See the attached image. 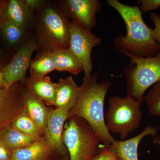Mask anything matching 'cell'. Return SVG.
<instances>
[{
	"instance_id": "cell-1",
	"label": "cell",
	"mask_w": 160,
	"mask_h": 160,
	"mask_svg": "<svg viewBox=\"0 0 160 160\" xmlns=\"http://www.w3.org/2000/svg\"><path fill=\"white\" fill-rule=\"evenodd\" d=\"M108 5L119 13L126 24L127 32L116 38L115 46L121 52L138 57L154 56L160 50L155 40L153 29L144 22L139 7L125 5L117 0H108Z\"/></svg>"
},
{
	"instance_id": "cell-2",
	"label": "cell",
	"mask_w": 160,
	"mask_h": 160,
	"mask_svg": "<svg viewBox=\"0 0 160 160\" xmlns=\"http://www.w3.org/2000/svg\"><path fill=\"white\" fill-rule=\"evenodd\" d=\"M98 72L89 78H83L79 95L68 118L77 117L86 121L106 146L115 140L107 129L104 116V102L107 91L111 86L108 81L98 82Z\"/></svg>"
},
{
	"instance_id": "cell-3",
	"label": "cell",
	"mask_w": 160,
	"mask_h": 160,
	"mask_svg": "<svg viewBox=\"0 0 160 160\" xmlns=\"http://www.w3.org/2000/svg\"><path fill=\"white\" fill-rule=\"evenodd\" d=\"M69 160H93L98 154L101 139L85 120L68 118L62 135Z\"/></svg>"
},
{
	"instance_id": "cell-4",
	"label": "cell",
	"mask_w": 160,
	"mask_h": 160,
	"mask_svg": "<svg viewBox=\"0 0 160 160\" xmlns=\"http://www.w3.org/2000/svg\"><path fill=\"white\" fill-rule=\"evenodd\" d=\"M130 64L124 70L127 95L143 103L144 95L151 86L160 82V50L151 57H138L128 52Z\"/></svg>"
},
{
	"instance_id": "cell-5",
	"label": "cell",
	"mask_w": 160,
	"mask_h": 160,
	"mask_svg": "<svg viewBox=\"0 0 160 160\" xmlns=\"http://www.w3.org/2000/svg\"><path fill=\"white\" fill-rule=\"evenodd\" d=\"M109 104L106 114L107 129L126 140L129 133L139 127L143 117L141 109L142 103L127 95L125 98H110Z\"/></svg>"
},
{
	"instance_id": "cell-6",
	"label": "cell",
	"mask_w": 160,
	"mask_h": 160,
	"mask_svg": "<svg viewBox=\"0 0 160 160\" xmlns=\"http://www.w3.org/2000/svg\"><path fill=\"white\" fill-rule=\"evenodd\" d=\"M69 21L63 11L55 8H44L38 22L39 44L43 49H68L70 42Z\"/></svg>"
},
{
	"instance_id": "cell-7",
	"label": "cell",
	"mask_w": 160,
	"mask_h": 160,
	"mask_svg": "<svg viewBox=\"0 0 160 160\" xmlns=\"http://www.w3.org/2000/svg\"><path fill=\"white\" fill-rule=\"evenodd\" d=\"M69 27L70 32L69 49L82 65L84 77H90L92 69V51L94 47L101 45L102 38L72 20L69 21Z\"/></svg>"
},
{
	"instance_id": "cell-8",
	"label": "cell",
	"mask_w": 160,
	"mask_h": 160,
	"mask_svg": "<svg viewBox=\"0 0 160 160\" xmlns=\"http://www.w3.org/2000/svg\"><path fill=\"white\" fill-rule=\"evenodd\" d=\"M38 47L35 40L27 41L18 49L10 62L1 68L6 83L5 89H9L16 83L26 81V72L31 65L32 56Z\"/></svg>"
},
{
	"instance_id": "cell-9",
	"label": "cell",
	"mask_w": 160,
	"mask_h": 160,
	"mask_svg": "<svg viewBox=\"0 0 160 160\" xmlns=\"http://www.w3.org/2000/svg\"><path fill=\"white\" fill-rule=\"evenodd\" d=\"M62 11L69 19L91 31L96 25V17L102 9L98 0H66L63 2Z\"/></svg>"
},
{
	"instance_id": "cell-10",
	"label": "cell",
	"mask_w": 160,
	"mask_h": 160,
	"mask_svg": "<svg viewBox=\"0 0 160 160\" xmlns=\"http://www.w3.org/2000/svg\"><path fill=\"white\" fill-rule=\"evenodd\" d=\"M19 83L9 89H0V132L11 126L15 118L23 109L25 88Z\"/></svg>"
},
{
	"instance_id": "cell-11",
	"label": "cell",
	"mask_w": 160,
	"mask_h": 160,
	"mask_svg": "<svg viewBox=\"0 0 160 160\" xmlns=\"http://www.w3.org/2000/svg\"><path fill=\"white\" fill-rule=\"evenodd\" d=\"M68 118V112L56 108L50 109L44 135L49 147L62 157L69 156L62 139L64 125Z\"/></svg>"
},
{
	"instance_id": "cell-12",
	"label": "cell",
	"mask_w": 160,
	"mask_h": 160,
	"mask_svg": "<svg viewBox=\"0 0 160 160\" xmlns=\"http://www.w3.org/2000/svg\"><path fill=\"white\" fill-rule=\"evenodd\" d=\"M157 132V128L149 126L134 137L124 141L115 140L109 146L121 160H138V148L140 142L147 136L155 137Z\"/></svg>"
},
{
	"instance_id": "cell-13",
	"label": "cell",
	"mask_w": 160,
	"mask_h": 160,
	"mask_svg": "<svg viewBox=\"0 0 160 160\" xmlns=\"http://www.w3.org/2000/svg\"><path fill=\"white\" fill-rule=\"evenodd\" d=\"M55 107L68 112L76 102L81 86H78L72 77L60 79L58 82Z\"/></svg>"
},
{
	"instance_id": "cell-14",
	"label": "cell",
	"mask_w": 160,
	"mask_h": 160,
	"mask_svg": "<svg viewBox=\"0 0 160 160\" xmlns=\"http://www.w3.org/2000/svg\"><path fill=\"white\" fill-rule=\"evenodd\" d=\"M55 153H58L49 147L43 137L29 146L12 150L11 160H55Z\"/></svg>"
},
{
	"instance_id": "cell-15",
	"label": "cell",
	"mask_w": 160,
	"mask_h": 160,
	"mask_svg": "<svg viewBox=\"0 0 160 160\" xmlns=\"http://www.w3.org/2000/svg\"><path fill=\"white\" fill-rule=\"evenodd\" d=\"M27 89L48 106H55L57 83L52 82L49 77L31 76L25 81Z\"/></svg>"
},
{
	"instance_id": "cell-16",
	"label": "cell",
	"mask_w": 160,
	"mask_h": 160,
	"mask_svg": "<svg viewBox=\"0 0 160 160\" xmlns=\"http://www.w3.org/2000/svg\"><path fill=\"white\" fill-rule=\"evenodd\" d=\"M23 107L36 123L44 137L49 108L46 104L26 88L23 96Z\"/></svg>"
},
{
	"instance_id": "cell-17",
	"label": "cell",
	"mask_w": 160,
	"mask_h": 160,
	"mask_svg": "<svg viewBox=\"0 0 160 160\" xmlns=\"http://www.w3.org/2000/svg\"><path fill=\"white\" fill-rule=\"evenodd\" d=\"M52 57L55 70L78 75L83 71L82 65L69 48L55 49Z\"/></svg>"
},
{
	"instance_id": "cell-18",
	"label": "cell",
	"mask_w": 160,
	"mask_h": 160,
	"mask_svg": "<svg viewBox=\"0 0 160 160\" xmlns=\"http://www.w3.org/2000/svg\"><path fill=\"white\" fill-rule=\"evenodd\" d=\"M31 12L25 0H9L6 3V19L25 29L31 19Z\"/></svg>"
},
{
	"instance_id": "cell-19",
	"label": "cell",
	"mask_w": 160,
	"mask_h": 160,
	"mask_svg": "<svg viewBox=\"0 0 160 160\" xmlns=\"http://www.w3.org/2000/svg\"><path fill=\"white\" fill-rule=\"evenodd\" d=\"M37 140L24 134L12 126L0 132V142L12 151L29 146Z\"/></svg>"
},
{
	"instance_id": "cell-20",
	"label": "cell",
	"mask_w": 160,
	"mask_h": 160,
	"mask_svg": "<svg viewBox=\"0 0 160 160\" xmlns=\"http://www.w3.org/2000/svg\"><path fill=\"white\" fill-rule=\"evenodd\" d=\"M55 70L52 51L47 49L37 55L31 62L30 66V76L36 78H44L46 75Z\"/></svg>"
},
{
	"instance_id": "cell-21",
	"label": "cell",
	"mask_w": 160,
	"mask_h": 160,
	"mask_svg": "<svg viewBox=\"0 0 160 160\" xmlns=\"http://www.w3.org/2000/svg\"><path fill=\"white\" fill-rule=\"evenodd\" d=\"M11 126L24 134L36 139L43 137L37 125L30 118L24 107L15 118Z\"/></svg>"
},
{
	"instance_id": "cell-22",
	"label": "cell",
	"mask_w": 160,
	"mask_h": 160,
	"mask_svg": "<svg viewBox=\"0 0 160 160\" xmlns=\"http://www.w3.org/2000/svg\"><path fill=\"white\" fill-rule=\"evenodd\" d=\"M25 29L5 18L3 23L2 33L4 38L10 45L18 42L22 38Z\"/></svg>"
},
{
	"instance_id": "cell-23",
	"label": "cell",
	"mask_w": 160,
	"mask_h": 160,
	"mask_svg": "<svg viewBox=\"0 0 160 160\" xmlns=\"http://www.w3.org/2000/svg\"><path fill=\"white\" fill-rule=\"evenodd\" d=\"M149 113L160 116V82L152 86L144 97Z\"/></svg>"
},
{
	"instance_id": "cell-24",
	"label": "cell",
	"mask_w": 160,
	"mask_h": 160,
	"mask_svg": "<svg viewBox=\"0 0 160 160\" xmlns=\"http://www.w3.org/2000/svg\"><path fill=\"white\" fill-rule=\"evenodd\" d=\"M98 154L93 160H121L109 146L100 145Z\"/></svg>"
},
{
	"instance_id": "cell-25",
	"label": "cell",
	"mask_w": 160,
	"mask_h": 160,
	"mask_svg": "<svg viewBox=\"0 0 160 160\" xmlns=\"http://www.w3.org/2000/svg\"><path fill=\"white\" fill-rule=\"evenodd\" d=\"M142 12H147L158 9L160 7V0H141L138 1Z\"/></svg>"
},
{
	"instance_id": "cell-26",
	"label": "cell",
	"mask_w": 160,
	"mask_h": 160,
	"mask_svg": "<svg viewBox=\"0 0 160 160\" xmlns=\"http://www.w3.org/2000/svg\"><path fill=\"white\" fill-rule=\"evenodd\" d=\"M150 18L155 26L153 29V37L160 46V15L151 12Z\"/></svg>"
},
{
	"instance_id": "cell-27",
	"label": "cell",
	"mask_w": 160,
	"mask_h": 160,
	"mask_svg": "<svg viewBox=\"0 0 160 160\" xmlns=\"http://www.w3.org/2000/svg\"><path fill=\"white\" fill-rule=\"evenodd\" d=\"M25 2L26 6L32 12L34 10L41 9L46 2V1L42 0H25Z\"/></svg>"
},
{
	"instance_id": "cell-28",
	"label": "cell",
	"mask_w": 160,
	"mask_h": 160,
	"mask_svg": "<svg viewBox=\"0 0 160 160\" xmlns=\"http://www.w3.org/2000/svg\"><path fill=\"white\" fill-rule=\"evenodd\" d=\"M12 151L0 142V160H11Z\"/></svg>"
},
{
	"instance_id": "cell-29",
	"label": "cell",
	"mask_w": 160,
	"mask_h": 160,
	"mask_svg": "<svg viewBox=\"0 0 160 160\" xmlns=\"http://www.w3.org/2000/svg\"><path fill=\"white\" fill-rule=\"evenodd\" d=\"M6 3L5 1H0V23L2 22L3 16H5Z\"/></svg>"
},
{
	"instance_id": "cell-30",
	"label": "cell",
	"mask_w": 160,
	"mask_h": 160,
	"mask_svg": "<svg viewBox=\"0 0 160 160\" xmlns=\"http://www.w3.org/2000/svg\"><path fill=\"white\" fill-rule=\"evenodd\" d=\"M5 87H6V83L3 77L2 73L1 71V68H0V89L5 88Z\"/></svg>"
},
{
	"instance_id": "cell-31",
	"label": "cell",
	"mask_w": 160,
	"mask_h": 160,
	"mask_svg": "<svg viewBox=\"0 0 160 160\" xmlns=\"http://www.w3.org/2000/svg\"><path fill=\"white\" fill-rule=\"evenodd\" d=\"M159 131L160 133V127ZM153 142L154 144H156V145H158V146H160V136H158L156 137H154V138H153Z\"/></svg>"
},
{
	"instance_id": "cell-32",
	"label": "cell",
	"mask_w": 160,
	"mask_h": 160,
	"mask_svg": "<svg viewBox=\"0 0 160 160\" xmlns=\"http://www.w3.org/2000/svg\"><path fill=\"white\" fill-rule=\"evenodd\" d=\"M58 160H69V156H67L66 157H63L62 159Z\"/></svg>"
},
{
	"instance_id": "cell-33",
	"label": "cell",
	"mask_w": 160,
	"mask_h": 160,
	"mask_svg": "<svg viewBox=\"0 0 160 160\" xmlns=\"http://www.w3.org/2000/svg\"><path fill=\"white\" fill-rule=\"evenodd\" d=\"M3 55H4V53H3V51H2V50H0V59H1V58L2 57Z\"/></svg>"
}]
</instances>
